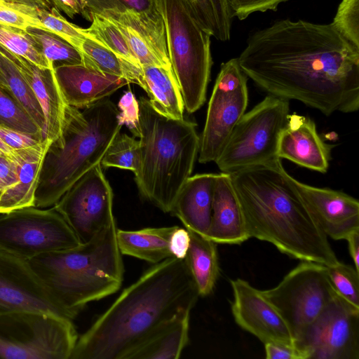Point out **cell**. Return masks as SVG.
Segmentation results:
<instances>
[{
    "mask_svg": "<svg viewBox=\"0 0 359 359\" xmlns=\"http://www.w3.org/2000/svg\"><path fill=\"white\" fill-rule=\"evenodd\" d=\"M238 59L269 95L325 116L359 109V49L332 23L278 20L251 34Z\"/></svg>",
    "mask_w": 359,
    "mask_h": 359,
    "instance_id": "1",
    "label": "cell"
},
{
    "mask_svg": "<svg viewBox=\"0 0 359 359\" xmlns=\"http://www.w3.org/2000/svg\"><path fill=\"white\" fill-rule=\"evenodd\" d=\"M199 297L185 259L155 264L78 337L70 359H124L177 313L191 311Z\"/></svg>",
    "mask_w": 359,
    "mask_h": 359,
    "instance_id": "2",
    "label": "cell"
},
{
    "mask_svg": "<svg viewBox=\"0 0 359 359\" xmlns=\"http://www.w3.org/2000/svg\"><path fill=\"white\" fill-rule=\"evenodd\" d=\"M229 175L250 238L302 261L327 266L339 262L280 158Z\"/></svg>",
    "mask_w": 359,
    "mask_h": 359,
    "instance_id": "3",
    "label": "cell"
},
{
    "mask_svg": "<svg viewBox=\"0 0 359 359\" xmlns=\"http://www.w3.org/2000/svg\"><path fill=\"white\" fill-rule=\"evenodd\" d=\"M116 231L115 221L87 243L29 260L69 319H74L88 303L120 289L124 267Z\"/></svg>",
    "mask_w": 359,
    "mask_h": 359,
    "instance_id": "4",
    "label": "cell"
},
{
    "mask_svg": "<svg viewBox=\"0 0 359 359\" xmlns=\"http://www.w3.org/2000/svg\"><path fill=\"white\" fill-rule=\"evenodd\" d=\"M118 113L107 97L83 111L66 105L61 135L51 142L44 158L34 207L53 206L78 180L100 163L121 129Z\"/></svg>",
    "mask_w": 359,
    "mask_h": 359,
    "instance_id": "5",
    "label": "cell"
},
{
    "mask_svg": "<svg viewBox=\"0 0 359 359\" xmlns=\"http://www.w3.org/2000/svg\"><path fill=\"white\" fill-rule=\"evenodd\" d=\"M138 102L140 168L135 181L143 198L170 212L198 155L196 124L163 116L145 97H140Z\"/></svg>",
    "mask_w": 359,
    "mask_h": 359,
    "instance_id": "6",
    "label": "cell"
},
{
    "mask_svg": "<svg viewBox=\"0 0 359 359\" xmlns=\"http://www.w3.org/2000/svg\"><path fill=\"white\" fill-rule=\"evenodd\" d=\"M169 58L186 110L194 113L206 99L212 60L211 35L183 0H161Z\"/></svg>",
    "mask_w": 359,
    "mask_h": 359,
    "instance_id": "7",
    "label": "cell"
},
{
    "mask_svg": "<svg viewBox=\"0 0 359 359\" xmlns=\"http://www.w3.org/2000/svg\"><path fill=\"white\" fill-rule=\"evenodd\" d=\"M290 115V101L266 95L242 116L215 161L221 172L231 174L280 158L278 144Z\"/></svg>",
    "mask_w": 359,
    "mask_h": 359,
    "instance_id": "8",
    "label": "cell"
},
{
    "mask_svg": "<svg viewBox=\"0 0 359 359\" xmlns=\"http://www.w3.org/2000/svg\"><path fill=\"white\" fill-rule=\"evenodd\" d=\"M78 337L72 320L67 318L0 311L1 359H70Z\"/></svg>",
    "mask_w": 359,
    "mask_h": 359,
    "instance_id": "9",
    "label": "cell"
},
{
    "mask_svg": "<svg viewBox=\"0 0 359 359\" xmlns=\"http://www.w3.org/2000/svg\"><path fill=\"white\" fill-rule=\"evenodd\" d=\"M80 244L73 230L53 208L27 207L0 216V248L28 261Z\"/></svg>",
    "mask_w": 359,
    "mask_h": 359,
    "instance_id": "10",
    "label": "cell"
},
{
    "mask_svg": "<svg viewBox=\"0 0 359 359\" xmlns=\"http://www.w3.org/2000/svg\"><path fill=\"white\" fill-rule=\"evenodd\" d=\"M262 292L285 320L294 339L338 294L327 266L306 261L291 270L277 286Z\"/></svg>",
    "mask_w": 359,
    "mask_h": 359,
    "instance_id": "11",
    "label": "cell"
},
{
    "mask_svg": "<svg viewBox=\"0 0 359 359\" xmlns=\"http://www.w3.org/2000/svg\"><path fill=\"white\" fill-rule=\"evenodd\" d=\"M248 76L238 59L221 65L200 137L198 161L215 162L248 104Z\"/></svg>",
    "mask_w": 359,
    "mask_h": 359,
    "instance_id": "12",
    "label": "cell"
},
{
    "mask_svg": "<svg viewBox=\"0 0 359 359\" xmlns=\"http://www.w3.org/2000/svg\"><path fill=\"white\" fill-rule=\"evenodd\" d=\"M307 359H359V309L337 294L294 339Z\"/></svg>",
    "mask_w": 359,
    "mask_h": 359,
    "instance_id": "13",
    "label": "cell"
},
{
    "mask_svg": "<svg viewBox=\"0 0 359 359\" xmlns=\"http://www.w3.org/2000/svg\"><path fill=\"white\" fill-rule=\"evenodd\" d=\"M112 206L113 191L98 163L78 180L53 208L80 243H84L115 222Z\"/></svg>",
    "mask_w": 359,
    "mask_h": 359,
    "instance_id": "14",
    "label": "cell"
},
{
    "mask_svg": "<svg viewBox=\"0 0 359 359\" xmlns=\"http://www.w3.org/2000/svg\"><path fill=\"white\" fill-rule=\"evenodd\" d=\"M14 311L68 318L62 306L29 262L0 248V311Z\"/></svg>",
    "mask_w": 359,
    "mask_h": 359,
    "instance_id": "15",
    "label": "cell"
},
{
    "mask_svg": "<svg viewBox=\"0 0 359 359\" xmlns=\"http://www.w3.org/2000/svg\"><path fill=\"white\" fill-rule=\"evenodd\" d=\"M231 285L233 294L231 311L235 322L241 328L264 344L294 346V337L287 323L262 290L241 278L231 280Z\"/></svg>",
    "mask_w": 359,
    "mask_h": 359,
    "instance_id": "16",
    "label": "cell"
},
{
    "mask_svg": "<svg viewBox=\"0 0 359 359\" xmlns=\"http://www.w3.org/2000/svg\"><path fill=\"white\" fill-rule=\"evenodd\" d=\"M301 198L327 236L346 239L359 230V202L342 191L304 184L290 175Z\"/></svg>",
    "mask_w": 359,
    "mask_h": 359,
    "instance_id": "17",
    "label": "cell"
},
{
    "mask_svg": "<svg viewBox=\"0 0 359 359\" xmlns=\"http://www.w3.org/2000/svg\"><path fill=\"white\" fill-rule=\"evenodd\" d=\"M333 147L322 140L310 117L293 113L289 115L280 133L278 156L301 167L325 173Z\"/></svg>",
    "mask_w": 359,
    "mask_h": 359,
    "instance_id": "18",
    "label": "cell"
},
{
    "mask_svg": "<svg viewBox=\"0 0 359 359\" xmlns=\"http://www.w3.org/2000/svg\"><path fill=\"white\" fill-rule=\"evenodd\" d=\"M54 72L66 104L77 109L90 107L130 83L84 65H59Z\"/></svg>",
    "mask_w": 359,
    "mask_h": 359,
    "instance_id": "19",
    "label": "cell"
},
{
    "mask_svg": "<svg viewBox=\"0 0 359 359\" xmlns=\"http://www.w3.org/2000/svg\"><path fill=\"white\" fill-rule=\"evenodd\" d=\"M6 50L42 109L45 119L43 139L54 142L61 135L67 105L57 83L54 68H40L26 58Z\"/></svg>",
    "mask_w": 359,
    "mask_h": 359,
    "instance_id": "20",
    "label": "cell"
},
{
    "mask_svg": "<svg viewBox=\"0 0 359 359\" xmlns=\"http://www.w3.org/2000/svg\"><path fill=\"white\" fill-rule=\"evenodd\" d=\"M205 237L215 243L238 245L250 238L229 174L216 175L211 222Z\"/></svg>",
    "mask_w": 359,
    "mask_h": 359,
    "instance_id": "21",
    "label": "cell"
},
{
    "mask_svg": "<svg viewBox=\"0 0 359 359\" xmlns=\"http://www.w3.org/2000/svg\"><path fill=\"white\" fill-rule=\"evenodd\" d=\"M51 141L43 139L29 147L14 149L17 181L0 196V214L34 206L35 194L46 154Z\"/></svg>",
    "mask_w": 359,
    "mask_h": 359,
    "instance_id": "22",
    "label": "cell"
},
{
    "mask_svg": "<svg viewBox=\"0 0 359 359\" xmlns=\"http://www.w3.org/2000/svg\"><path fill=\"white\" fill-rule=\"evenodd\" d=\"M216 175L203 173L190 176L179 191L170 212L185 228L205 237L211 222Z\"/></svg>",
    "mask_w": 359,
    "mask_h": 359,
    "instance_id": "23",
    "label": "cell"
},
{
    "mask_svg": "<svg viewBox=\"0 0 359 359\" xmlns=\"http://www.w3.org/2000/svg\"><path fill=\"white\" fill-rule=\"evenodd\" d=\"M191 311H182L133 348L124 359H177L189 342Z\"/></svg>",
    "mask_w": 359,
    "mask_h": 359,
    "instance_id": "24",
    "label": "cell"
},
{
    "mask_svg": "<svg viewBox=\"0 0 359 359\" xmlns=\"http://www.w3.org/2000/svg\"><path fill=\"white\" fill-rule=\"evenodd\" d=\"M142 69L144 90L153 108L167 118L183 119L184 104L172 66L149 65Z\"/></svg>",
    "mask_w": 359,
    "mask_h": 359,
    "instance_id": "25",
    "label": "cell"
},
{
    "mask_svg": "<svg viewBox=\"0 0 359 359\" xmlns=\"http://www.w3.org/2000/svg\"><path fill=\"white\" fill-rule=\"evenodd\" d=\"M175 226L116 231V242L121 255L152 264L172 257L170 241Z\"/></svg>",
    "mask_w": 359,
    "mask_h": 359,
    "instance_id": "26",
    "label": "cell"
},
{
    "mask_svg": "<svg viewBox=\"0 0 359 359\" xmlns=\"http://www.w3.org/2000/svg\"><path fill=\"white\" fill-rule=\"evenodd\" d=\"M187 230L190 243L184 259L199 296L205 297L212 293L219 273L216 243Z\"/></svg>",
    "mask_w": 359,
    "mask_h": 359,
    "instance_id": "27",
    "label": "cell"
},
{
    "mask_svg": "<svg viewBox=\"0 0 359 359\" xmlns=\"http://www.w3.org/2000/svg\"><path fill=\"white\" fill-rule=\"evenodd\" d=\"M79 52L84 65L104 74L124 78L130 83L137 84L144 89L141 67L118 56L88 34L83 41Z\"/></svg>",
    "mask_w": 359,
    "mask_h": 359,
    "instance_id": "28",
    "label": "cell"
},
{
    "mask_svg": "<svg viewBox=\"0 0 359 359\" xmlns=\"http://www.w3.org/2000/svg\"><path fill=\"white\" fill-rule=\"evenodd\" d=\"M95 14L130 27L153 48L165 65H171L163 15L111 11H104Z\"/></svg>",
    "mask_w": 359,
    "mask_h": 359,
    "instance_id": "29",
    "label": "cell"
},
{
    "mask_svg": "<svg viewBox=\"0 0 359 359\" xmlns=\"http://www.w3.org/2000/svg\"><path fill=\"white\" fill-rule=\"evenodd\" d=\"M0 86L22 106L43 137L45 119L42 109L31 88L10 58L6 47L0 43Z\"/></svg>",
    "mask_w": 359,
    "mask_h": 359,
    "instance_id": "30",
    "label": "cell"
},
{
    "mask_svg": "<svg viewBox=\"0 0 359 359\" xmlns=\"http://www.w3.org/2000/svg\"><path fill=\"white\" fill-rule=\"evenodd\" d=\"M199 25L221 41L229 40L231 16L225 0H183Z\"/></svg>",
    "mask_w": 359,
    "mask_h": 359,
    "instance_id": "31",
    "label": "cell"
},
{
    "mask_svg": "<svg viewBox=\"0 0 359 359\" xmlns=\"http://www.w3.org/2000/svg\"><path fill=\"white\" fill-rule=\"evenodd\" d=\"M27 32L53 68L62 65H83L81 53L57 35L36 28H29Z\"/></svg>",
    "mask_w": 359,
    "mask_h": 359,
    "instance_id": "32",
    "label": "cell"
},
{
    "mask_svg": "<svg viewBox=\"0 0 359 359\" xmlns=\"http://www.w3.org/2000/svg\"><path fill=\"white\" fill-rule=\"evenodd\" d=\"M100 165L104 168L129 170L135 175L140 168V140L118 132L107 149Z\"/></svg>",
    "mask_w": 359,
    "mask_h": 359,
    "instance_id": "33",
    "label": "cell"
},
{
    "mask_svg": "<svg viewBox=\"0 0 359 359\" xmlns=\"http://www.w3.org/2000/svg\"><path fill=\"white\" fill-rule=\"evenodd\" d=\"M90 18L91 25L85 29L89 36L118 56L141 67L124 36L114 22L95 13L91 14Z\"/></svg>",
    "mask_w": 359,
    "mask_h": 359,
    "instance_id": "34",
    "label": "cell"
},
{
    "mask_svg": "<svg viewBox=\"0 0 359 359\" xmlns=\"http://www.w3.org/2000/svg\"><path fill=\"white\" fill-rule=\"evenodd\" d=\"M0 43L11 52L26 58L40 68L53 67L37 48L27 31L0 24Z\"/></svg>",
    "mask_w": 359,
    "mask_h": 359,
    "instance_id": "35",
    "label": "cell"
},
{
    "mask_svg": "<svg viewBox=\"0 0 359 359\" xmlns=\"http://www.w3.org/2000/svg\"><path fill=\"white\" fill-rule=\"evenodd\" d=\"M84 17L91 21L90 15L104 11L163 15L161 0H81Z\"/></svg>",
    "mask_w": 359,
    "mask_h": 359,
    "instance_id": "36",
    "label": "cell"
},
{
    "mask_svg": "<svg viewBox=\"0 0 359 359\" xmlns=\"http://www.w3.org/2000/svg\"><path fill=\"white\" fill-rule=\"evenodd\" d=\"M0 124L43 139V133L34 121L18 102L1 86Z\"/></svg>",
    "mask_w": 359,
    "mask_h": 359,
    "instance_id": "37",
    "label": "cell"
},
{
    "mask_svg": "<svg viewBox=\"0 0 359 359\" xmlns=\"http://www.w3.org/2000/svg\"><path fill=\"white\" fill-rule=\"evenodd\" d=\"M38 13L47 32L57 35L79 51L83 41L88 36L85 28L69 22L54 7L50 9L39 8Z\"/></svg>",
    "mask_w": 359,
    "mask_h": 359,
    "instance_id": "38",
    "label": "cell"
},
{
    "mask_svg": "<svg viewBox=\"0 0 359 359\" xmlns=\"http://www.w3.org/2000/svg\"><path fill=\"white\" fill-rule=\"evenodd\" d=\"M39 8L10 0H0V24L27 31L36 28L47 31L39 18Z\"/></svg>",
    "mask_w": 359,
    "mask_h": 359,
    "instance_id": "39",
    "label": "cell"
},
{
    "mask_svg": "<svg viewBox=\"0 0 359 359\" xmlns=\"http://www.w3.org/2000/svg\"><path fill=\"white\" fill-rule=\"evenodd\" d=\"M330 282L337 293L359 309V271L351 265L339 262L327 266Z\"/></svg>",
    "mask_w": 359,
    "mask_h": 359,
    "instance_id": "40",
    "label": "cell"
},
{
    "mask_svg": "<svg viewBox=\"0 0 359 359\" xmlns=\"http://www.w3.org/2000/svg\"><path fill=\"white\" fill-rule=\"evenodd\" d=\"M332 24L342 36L359 49V0H342Z\"/></svg>",
    "mask_w": 359,
    "mask_h": 359,
    "instance_id": "41",
    "label": "cell"
},
{
    "mask_svg": "<svg viewBox=\"0 0 359 359\" xmlns=\"http://www.w3.org/2000/svg\"><path fill=\"white\" fill-rule=\"evenodd\" d=\"M114 22L124 36L131 52L141 67L149 65L168 66L163 63L153 48L135 31L129 27Z\"/></svg>",
    "mask_w": 359,
    "mask_h": 359,
    "instance_id": "42",
    "label": "cell"
},
{
    "mask_svg": "<svg viewBox=\"0 0 359 359\" xmlns=\"http://www.w3.org/2000/svg\"><path fill=\"white\" fill-rule=\"evenodd\" d=\"M118 115L120 124L130 130L135 137L140 135V105L133 92L128 90L120 98L118 103Z\"/></svg>",
    "mask_w": 359,
    "mask_h": 359,
    "instance_id": "43",
    "label": "cell"
},
{
    "mask_svg": "<svg viewBox=\"0 0 359 359\" xmlns=\"http://www.w3.org/2000/svg\"><path fill=\"white\" fill-rule=\"evenodd\" d=\"M288 0H225L229 13L242 20L255 12L276 11L280 3Z\"/></svg>",
    "mask_w": 359,
    "mask_h": 359,
    "instance_id": "44",
    "label": "cell"
},
{
    "mask_svg": "<svg viewBox=\"0 0 359 359\" xmlns=\"http://www.w3.org/2000/svg\"><path fill=\"white\" fill-rule=\"evenodd\" d=\"M0 137L13 149H21L29 147L43 140L41 137L15 130L1 124Z\"/></svg>",
    "mask_w": 359,
    "mask_h": 359,
    "instance_id": "45",
    "label": "cell"
},
{
    "mask_svg": "<svg viewBox=\"0 0 359 359\" xmlns=\"http://www.w3.org/2000/svg\"><path fill=\"white\" fill-rule=\"evenodd\" d=\"M264 346L267 359H307L306 355L294 346L267 343Z\"/></svg>",
    "mask_w": 359,
    "mask_h": 359,
    "instance_id": "46",
    "label": "cell"
},
{
    "mask_svg": "<svg viewBox=\"0 0 359 359\" xmlns=\"http://www.w3.org/2000/svg\"><path fill=\"white\" fill-rule=\"evenodd\" d=\"M190 243L189 233L187 229L175 226L170 241L172 257L184 259Z\"/></svg>",
    "mask_w": 359,
    "mask_h": 359,
    "instance_id": "47",
    "label": "cell"
},
{
    "mask_svg": "<svg viewBox=\"0 0 359 359\" xmlns=\"http://www.w3.org/2000/svg\"><path fill=\"white\" fill-rule=\"evenodd\" d=\"M17 181L16 166L13 161L0 156V190L4 191Z\"/></svg>",
    "mask_w": 359,
    "mask_h": 359,
    "instance_id": "48",
    "label": "cell"
},
{
    "mask_svg": "<svg viewBox=\"0 0 359 359\" xmlns=\"http://www.w3.org/2000/svg\"><path fill=\"white\" fill-rule=\"evenodd\" d=\"M346 240L348 241V250L353 261L354 267L359 271V230L351 233Z\"/></svg>",
    "mask_w": 359,
    "mask_h": 359,
    "instance_id": "49",
    "label": "cell"
},
{
    "mask_svg": "<svg viewBox=\"0 0 359 359\" xmlns=\"http://www.w3.org/2000/svg\"><path fill=\"white\" fill-rule=\"evenodd\" d=\"M26 4L37 8L50 9L51 7L44 0H10Z\"/></svg>",
    "mask_w": 359,
    "mask_h": 359,
    "instance_id": "50",
    "label": "cell"
},
{
    "mask_svg": "<svg viewBox=\"0 0 359 359\" xmlns=\"http://www.w3.org/2000/svg\"><path fill=\"white\" fill-rule=\"evenodd\" d=\"M0 152L10 161L13 160L14 149L9 147L0 137Z\"/></svg>",
    "mask_w": 359,
    "mask_h": 359,
    "instance_id": "51",
    "label": "cell"
},
{
    "mask_svg": "<svg viewBox=\"0 0 359 359\" xmlns=\"http://www.w3.org/2000/svg\"><path fill=\"white\" fill-rule=\"evenodd\" d=\"M2 191H3L0 190V196H1V193H2Z\"/></svg>",
    "mask_w": 359,
    "mask_h": 359,
    "instance_id": "52",
    "label": "cell"
}]
</instances>
